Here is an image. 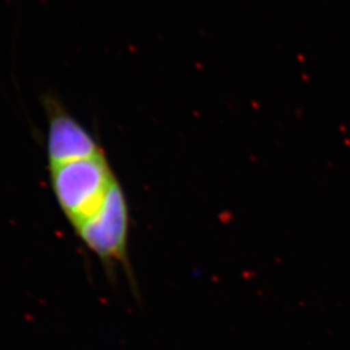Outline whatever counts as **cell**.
Masks as SVG:
<instances>
[{"instance_id":"obj_1","label":"cell","mask_w":350,"mask_h":350,"mask_svg":"<svg viewBox=\"0 0 350 350\" xmlns=\"http://www.w3.org/2000/svg\"><path fill=\"white\" fill-rule=\"evenodd\" d=\"M49 173L59 208L75 231L99 213L111 188L118 182L105 152L49 166Z\"/></svg>"},{"instance_id":"obj_2","label":"cell","mask_w":350,"mask_h":350,"mask_svg":"<svg viewBox=\"0 0 350 350\" xmlns=\"http://www.w3.org/2000/svg\"><path fill=\"white\" fill-rule=\"evenodd\" d=\"M75 234L100 260L109 275L116 276L120 267L131 287H137L129 258L130 208L120 180L111 188L99 213L81 226Z\"/></svg>"},{"instance_id":"obj_3","label":"cell","mask_w":350,"mask_h":350,"mask_svg":"<svg viewBox=\"0 0 350 350\" xmlns=\"http://www.w3.org/2000/svg\"><path fill=\"white\" fill-rule=\"evenodd\" d=\"M47 114V161L49 166L78 161L104 152L100 143L56 95L43 98Z\"/></svg>"}]
</instances>
